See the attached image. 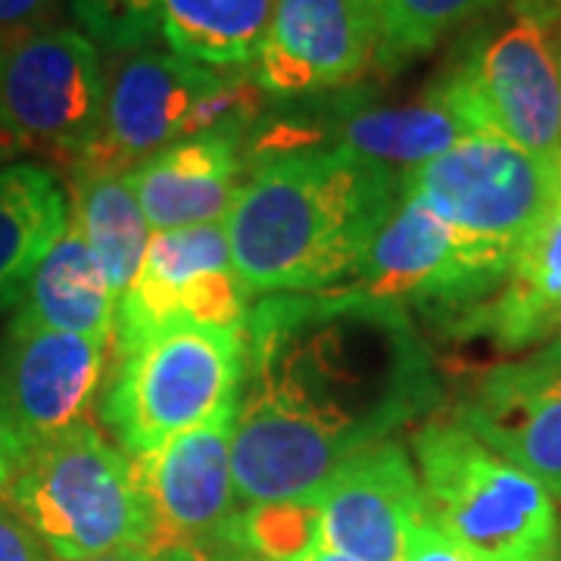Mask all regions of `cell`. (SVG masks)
<instances>
[{"mask_svg": "<svg viewBox=\"0 0 561 561\" xmlns=\"http://www.w3.org/2000/svg\"><path fill=\"white\" fill-rule=\"evenodd\" d=\"M243 346L231 474L247 505L319 496L350 456L440 402L409 312L356 287L265 294Z\"/></svg>", "mask_w": 561, "mask_h": 561, "instance_id": "6da1fadb", "label": "cell"}, {"mask_svg": "<svg viewBox=\"0 0 561 561\" xmlns=\"http://www.w3.org/2000/svg\"><path fill=\"white\" fill-rule=\"evenodd\" d=\"M400 194V172L337 147L253 160L225 219L234 268L262 297L337 290Z\"/></svg>", "mask_w": 561, "mask_h": 561, "instance_id": "7a4b0ae2", "label": "cell"}, {"mask_svg": "<svg viewBox=\"0 0 561 561\" xmlns=\"http://www.w3.org/2000/svg\"><path fill=\"white\" fill-rule=\"evenodd\" d=\"M427 515L483 561H546L561 534L540 481L490 449L461 421L431 419L412 434Z\"/></svg>", "mask_w": 561, "mask_h": 561, "instance_id": "3957f363", "label": "cell"}, {"mask_svg": "<svg viewBox=\"0 0 561 561\" xmlns=\"http://www.w3.org/2000/svg\"><path fill=\"white\" fill-rule=\"evenodd\" d=\"M559 13L515 0L459 47L434 88L474 135H496L542 160L561 153Z\"/></svg>", "mask_w": 561, "mask_h": 561, "instance_id": "277c9868", "label": "cell"}, {"mask_svg": "<svg viewBox=\"0 0 561 561\" xmlns=\"http://www.w3.org/2000/svg\"><path fill=\"white\" fill-rule=\"evenodd\" d=\"M50 561L147 549L150 522L135 465L94 421L32 449L7 496Z\"/></svg>", "mask_w": 561, "mask_h": 561, "instance_id": "5b68a950", "label": "cell"}, {"mask_svg": "<svg viewBox=\"0 0 561 561\" xmlns=\"http://www.w3.org/2000/svg\"><path fill=\"white\" fill-rule=\"evenodd\" d=\"M243 331L172 324L116 356L101 390V421L128 459L238 405Z\"/></svg>", "mask_w": 561, "mask_h": 561, "instance_id": "8992f818", "label": "cell"}, {"mask_svg": "<svg viewBox=\"0 0 561 561\" xmlns=\"http://www.w3.org/2000/svg\"><path fill=\"white\" fill-rule=\"evenodd\" d=\"M103 81L101 138L84 160L116 169H135L201 131L253 128L262 94L250 72L203 66L157 47L110 54Z\"/></svg>", "mask_w": 561, "mask_h": 561, "instance_id": "52a82bcc", "label": "cell"}, {"mask_svg": "<svg viewBox=\"0 0 561 561\" xmlns=\"http://www.w3.org/2000/svg\"><path fill=\"white\" fill-rule=\"evenodd\" d=\"M512 256L471 241L412 194L365 247L346 287L459 328L502 287Z\"/></svg>", "mask_w": 561, "mask_h": 561, "instance_id": "ba28073f", "label": "cell"}, {"mask_svg": "<svg viewBox=\"0 0 561 561\" xmlns=\"http://www.w3.org/2000/svg\"><path fill=\"white\" fill-rule=\"evenodd\" d=\"M402 194L424 201L471 241L515 256V247L561 203L559 162L496 135H471L402 172Z\"/></svg>", "mask_w": 561, "mask_h": 561, "instance_id": "9c48e42d", "label": "cell"}, {"mask_svg": "<svg viewBox=\"0 0 561 561\" xmlns=\"http://www.w3.org/2000/svg\"><path fill=\"white\" fill-rule=\"evenodd\" d=\"M103 54L81 28L0 35V110L22 140L81 162L101 138Z\"/></svg>", "mask_w": 561, "mask_h": 561, "instance_id": "30bf717a", "label": "cell"}, {"mask_svg": "<svg viewBox=\"0 0 561 561\" xmlns=\"http://www.w3.org/2000/svg\"><path fill=\"white\" fill-rule=\"evenodd\" d=\"M238 405L184 431L160 449L144 453L135 465L138 493L147 508L153 556L172 549L225 540L238 515V490L231 474V434Z\"/></svg>", "mask_w": 561, "mask_h": 561, "instance_id": "8fae6325", "label": "cell"}, {"mask_svg": "<svg viewBox=\"0 0 561 561\" xmlns=\"http://www.w3.org/2000/svg\"><path fill=\"white\" fill-rule=\"evenodd\" d=\"M110 343L10 324L0 341V409L32 453L91 421Z\"/></svg>", "mask_w": 561, "mask_h": 561, "instance_id": "7c38bea8", "label": "cell"}, {"mask_svg": "<svg viewBox=\"0 0 561 561\" xmlns=\"http://www.w3.org/2000/svg\"><path fill=\"white\" fill-rule=\"evenodd\" d=\"M375 62L368 0H278L250 76L262 94L306 98L362 79Z\"/></svg>", "mask_w": 561, "mask_h": 561, "instance_id": "4fadbf2b", "label": "cell"}, {"mask_svg": "<svg viewBox=\"0 0 561 561\" xmlns=\"http://www.w3.org/2000/svg\"><path fill=\"white\" fill-rule=\"evenodd\" d=\"M456 421L561 502V341L486 368Z\"/></svg>", "mask_w": 561, "mask_h": 561, "instance_id": "5bb4252c", "label": "cell"}, {"mask_svg": "<svg viewBox=\"0 0 561 561\" xmlns=\"http://www.w3.org/2000/svg\"><path fill=\"white\" fill-rule=\"evenodd\" d=\"M319 502L321 542L359 561H402L412 530L427 518L415 461L397 440L350 456Z\"/></svg>", "mask_w": 561, "mask_h": 561, "instance_id": "9a60e30c", "label": "cell"}, {"mask_svg": "<svg viewBox=\"0 0 561 561\" xmlns=\"http://www.w3.org/2000/svg\"><path fill=\"white\" fill-rule=\"evenodd\" d=\"M250 128H216L179 140L128 175L150 231L225 221L247 175Z\"/></svg>", "mask_w": 561, "mask_h": 561, "instance_id": "2e32d148", "label": "cell"}, {"mask_svg": "<svg viewBox=\"0 0 561 561\" xmlns=\"http://www.w3.org/2000/svg\"><path fill=\"white\" fill-rule=\"evenodd\" d=\"M319 147H337L362 160L381 162L402 175L446 153L474 131L431 84L419 101L405 106L341 101V106L319 125Z\"/></svg>", "mask_w": 561, "mask_h": 561, "instance_id": "e0dca14e", "label": "cell"}, {"mask_svg": "<svg viewBox=\"0 0 561 561\" xmlns=\"http://www.w3.org/2000/svg\"><path fill=\"white\" fill-rule=\"evenodd\" d=\"M13 309L16 312L10 324L16 328L62 331L113 346L116 294L103 275L101 262L94 260L91 247L81 238L72 213L66 231L44 253Z\"/></svg>", "mask_w": 561, "mask_h": 561, "instance_id": "ac0fdd59", "label": "cell"}, {"mask_svg": "<svg viewBox=\"0 0 561 561\" xmlns=\"http://www.w3.org/2000/svg\"><path fill=\"white\" fill-rule=\"evenodd\" d=\"M459 331H483L500 346L522 350L561 331V203L515 247L502 287Z\"/></svg>", "mask_w": 561, "mask_h": 561, "instance_id": "d6986e66", "label": "cell"}, {"mask_svg": "<svg viewBox=\"0 0 561 561\" xmlns=\"http://www.w3.org/2000/svg\"><path fill=\"white\" fill-rule=\"evenodd\" d=\"M69 194L54 169L13 162L0 169V312L20 302L32 272L69 225Z\"/></svg>", "mask_w": 561, "mask_h": 561, "instance_id": "ffe728a7", "label": "cell"}, {"mask_svg": "<svg viewBox=\"0 0 561 561\" xmlns=\"http://www.w3.org/2000/svg\"><path fill=\"white\" fill-rule=\"evenodd\" d=\"M128 172L131 169H116L106 162H76L72 194H69L72 221L79 225L81 238L91 247L94 260L101 262L116 302L138 275L153 234L140 213Z\"/></svg>", "mask_w": 561, "mask_h": 561, "instance_id": "44dd1931", "label": "cell"}, {"mask_svg": "<svg viewBox=\"0 0 561 561\" xmlns=\"http://www.w3.org/2000/svg\"><path fill=\"white\" fill-rule=\"evenodd\" d=\"M278 0H162V38L184 60L247 69L260 54Z\"/></svg>", "mask_w": 561, "mask_h": 561, "instance_id": "7402d4cb", "label": "cell"}, {"mask_svg": "<svg viewBox=\"0 0 561 561\" xmlns=\"http://www.w3.org/2000/svg\"><path fill=\"white\" fill-rule=\"evenodd\" d=\"M378 22V69L397 72L502 0H368Z\"/></svg>", "mask_w": 561, "mask_h": 561, "instance_id": "603a6c76", "label": "cell"}, {"mask_svg": "<svg viewBox=\"0 0 561 561\" xmlns=\"http://www.w3.org/2000/svg\"><path fill=\"white\" fill-rule=\"evenodd\" d=\"M238 556L253 561H302L321 542V502L278 500L250 502L238 508L225 540Z\"/></svg>", "mask_w": 561, "mask_h": 561, "instance_id": "cb8c5ba5", "label": "cell"}, {"mask_svg": "<svg viewBox=\"0 0 561 561\" xmlns=\"http://www.w3.org/2000/svg\"><path fill=\"white\" fill-rule=\"evenodd\" d=\"M72 13L106 54L153 47L162 38V0H72Z\"/></svg>", "mask_w": 561, "mask_h": 561, "instance_id": "d4e9b609", "label": "cell"}, {"mask_svg": "<svg viewBox=\"0 0 561 561\" xmlns=\"http://www.w3.org/2000/svg\"><path fill=\"white\" fill-rule=\"evenodd\" d=\"M402 561H483L481 556H474L471 549H465L461 542H456L437 522L427 515L424 522L412 530V540L405 549Z\"/></svg>", "mask_w": 561, "mask_h": 561, "instance_id": "484cf974", "label": "cell"}, {"mask_svg": "<svg viewBox=\"0 0 561 561\" xmlns=\"http://www.w3.org/2000/svg\"><path fill=\"white\" fill-rule=\"evenodd\" d=\"M0 561H50L32 527L0 496Z\"/></svg>", "mask_w": 561, "mask_h": 561, "instance_id": "4316f807", "label": "cell"}, {"mask_svg": "<svg viewBox=\"0 0 561 561\" xmlns=\"http://www.w3.org/2000/svg\"><path fill=\"white\" fill-rule=\"evenodd\" d=\"M60 10V0H0V35L47 28Z\"/></svg>", "mask_w": 561, "mask_h": 561, "instance_id": "83f0119b", "label": "cell"}, {"mask_svg": "<svg viewBox=\"0 0 561 561\" xmlns=\"http://www.w3.org/2000/svg\"><path fill=\"white\" fill-rule=\"evenodd\" d=\"M25 456H28V449L22 446L16 431L10 427V421H7L3 409H0V496H7L10 483L16 481Z\"/></svg>", "mask_w": 561, "mask_h": 561, "instance_id": "f1b7e54d", "label": "cell"}, {"mask_svg": "<svg viewBox=\"0 0 561 561\" xmlns=\"http://www.w3.org/2000/svg\"><path fill=\"white\" fill-rule=\"evenodd\" d=\"M28 150V144L22 140V135L13 128V122L7 119V113L0 110V169L13 165L22 153Z\"/></svg>", "mask_w": 561, "mask_h": 561, "instance_id": "f546056e", "label": "cell"}, {"mask_svg": "<svg viewBox=\"0 0 561 561\" xmlns=\"http://www.w3.org/2000/svg\"><path fill=\"white\" fill-rule=\"evenodd\" d=\"M81 561H160V556H153L144 546H135V549H116V552H103V556H91Z\"/></svg>", "mask_w": 561, "mask_h": 561, "instance_id": "4dcf8cb0", "label": "cell"}, {"mask_svg": "<svg viewBox=\"0 0 561 561\" xmlns=\"http://www.w3.org/2000/svg\"><path fill=\"white\" fill-rule=\"evenodd\" d=\"M160 561H219L216 552L201 549V546H191V549H172V552H162Z\"/></svg>", "mask_w": 561, "mask_h": 561, "instance_id": "1f68e13d", "label": "cell"}, {"mask_svg": "<svg viewBox=\"0 0 561 561\" xmlns=\"http://www.w3.org/2000/svg\"><path fill=\"white\" fill-rule=\"evenodd\" d=\"M302 561H359V559H350V556H343V552H334V549H328V546H319L309 559Z\"/></svg>", "mask_w": 561, "mask_h": 561, "instance_id": "d6a6232c", "label": "cell"}, {"mask_svg": "<svg viewBox=\"0 0 561 561\" xmlns=\"http://www.w3.org/2000/svg\"><path fill=\"white\" fill-rule=\"evenodd\" d=\"M542 7H549V10H552V13H559L561 16V0H540Z\"/></svg>", "mask_w": 561, "mask_h": 561, "instance_id": "836d02e7", "label": "cell"}, {"mask_svg": "<svg viewBox=\"0 0 561 561\" xmlns=\"http://www.w3.org/2000/svg\"><path fill=\"white\" fill-rule=\"evenodd\" d=\"M546 561H561V534H559V540H556V549H552V556Z\"/></svg>", "mask_w": 561, "mask_h": 561, "instance_id": "e575fe53", "label": "cell"}]
</instances>
